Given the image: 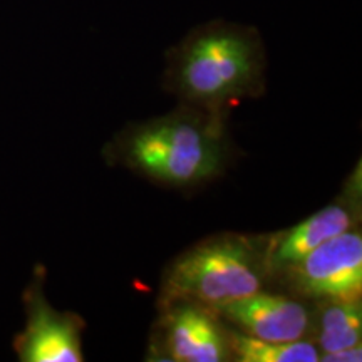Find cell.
I'll return each mask as SVG.
<instances>
[{
	"mask_svg": "<svg viewBox=\"0 0 362 362\" xmlns=\"http://www.w3.org/2000/svg\"><path fill=\"white\" fill-rule=\"evenodd\" d=\"M265 79V44L253 25L205 22L166 52L165 89L214 115L226 116L233 104L264 96Z\"/></svg>",
	"mask_w": 362,
	"mask_h": 362,
	"instance_id": "obj_1",
	"label": "cell"
},
{
	"mask_svg": "<svg viewBox=\"0 0 362 362\" xmlns=\"http://www.w3.org/2000/svg\"><path fill=\"white\" fill-rule=\"evenodd\" d=\"M225 117L181 104L165 116L126 126L106 156L155 183L197 187L218 178L232 156Z\"/></svg>",
	"mask_w": 362,
	"mask_h": 362,
	"instance_id": "obj_2",
	"label": "cell"
},
{
	"mask_svg": "<svg viewBox=\"0 0 362 362\" xmlns=\"http://www.w3.org/2000/svg\"><path fill=\"white\" fill-rule=\"evenodd\" d=\"M269 237L218 233L180 253L161 280L160 307L194 302L208 309L264 291L270 269Z\"/></svg>",
	"mask_w": 362,
	"mask_h": 362,
	"instance_id": "obj_3",
	"label": "cell"
},
{
	"mask_svg": "<svg viewBox=\"0 0 362 362\" xmlns=\"http://www.w3.org/2000/svg\"><path fill=\"white\" fill-rule=\"evenodd\" d=\"M287 287L310 300H359L362 293V237L347 230L320 243L280 272Z\"/></svg>",
	"mask_w": 362,
	"mask_h": 362,
	"instance_id": "obj_4",
	"label": "cell"
},
{
	"mask_svg": "<svg viewBox=\"0 0 362 362\" xmlns=\"http://www.w3.org/2000/svg\"><path fill=\"white\" fill-rule=\"evenodd\" d=\"M361 202L362 171L361 165H357L344 185L342 193L332 203L292 228L269 235L267 260H269L270 277H277L280 272L296 264L320 243L356 228L361 220Z\"/></svg>",
	"mask_w": 362,
	"mask_h": 362,
	"instance_id": "obj_5",
	"label": "cell"
},
{
	"mask_svg": "<svg viewBox=\"0 0 362 362\" xmlns=\"http://www.w3.org/2000/svg\"><path fill=\"white\" fill-rule=\"evenodd\" d=\"M25 325L13 341L21 362H81L84 322L78 314L49 304L42 282L34 280L24 293Z\"/></svg>",
	"mask_w": 362,
	"mask_h": 362,
	"instance_id": "obj_6",
	"label": "cell"
},
{
	"mask_svg": "<svg viewBox=\"0 0 362 362\" xmlns=\"http://www.w3.org/2000/svg\"><path fill=\"white\" fill-rule=\"evenodd\" d=\"M165 359L175 362L233 361L228 329L214 310L194 302L161 307Z\"/></svg>",
	"mask_w": 362,
	"mask_h": 362,
	"instance_id": "obj_7",
	"label": "cell"
},
{
	"mask_svg": "<svg viewBox=\"0 0 362 362\" xmlns=\"http://www.w3.org/2000/svg\"><path fill=\"white\" fill-rule=\"evenodd\" d=\"M214 312L247 336L269 342L307 339L312 315L297 298L264 291L221 305Z\"/></svg>",
	"mask_w": 362,
	"mask_h": 362,
	"instance_id": "obj_8",
	"label": "cell"
},
{
	"mask_svg": "<svg viewBox=\"0 0 362 362\" xmlns=\"http://www.w3.org/2000/svg\"><path fill=\"white\" fill-rule=\"evenodd\" d=\"M362 305L359 300L320 302L317 320V349L320 354L361 344Z\"/></svg>",
	"mask_w": 362,
	"mask_h": 362,
	"instance_id": "obj_9",
	"label": "cell"
},
{
	"mask_svg": "<svg viewBox=\"0 0 362 362\" xmlns=\"http://www.w3.org/2000/svg\"><path fill=\"white\" fill-rule=\"evenodd\" d=\"M232 359L238 362H317L320 352L307 339L293 342H269L228 329Z\"/></svg>",
	"mask_w": 362,
	"mask_h": 362,
	"instance_id": "obj_10",
	"label": "cell"
},
{
	"mask_svg": "<svg viewBox=\"0 0 362 362\" xmlns=\"http://www.w3.org/2000/svg\"><path fill=\"white\" fill-rule=\"evenodd\" d=\"M319 361L325 362H359L362 361V347L361 344L357 346L346 347V349L336 351V352H327V354H320Z\"/></svg>",
	"mask_w": 362,
	"mask_h": 362,
	"instance_id": "obj_11",
	"label": "cell"
}]
</instances>
